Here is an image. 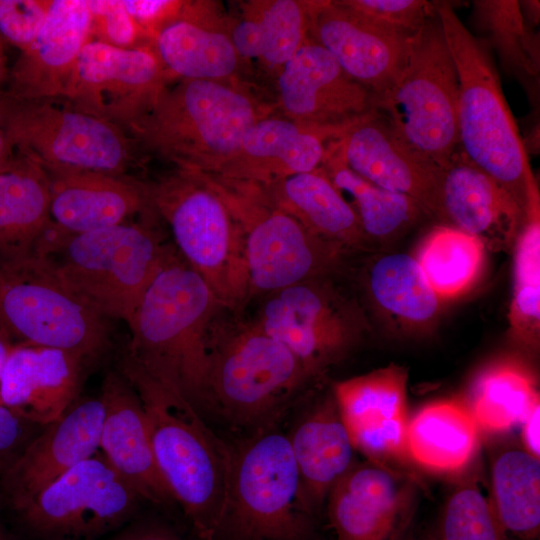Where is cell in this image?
Masks as SVG:
<instances>
[{
  "label": "cell",
  "mask_w": 540,
  "mask_h": 540,
  "mask_svg": "<svg viewBox=\"0 0 540 540\" xmlns=\"http://www.w3.org/2000/svg\"><path fill=\"white\" fill-rule=\"evenodd\" d=\"M118 370L137 393L158 471L201 540H216L227 496L231 453L182 393L126 351Z\"/></svg>",
  "instance_id": "1"
},
{
  "label": "cell",
  "mask_w": 540,
  "mask_h": 540,
  "mask_svg": "<svg viewBox=\"0 0 540 540\" xmlns=\"http://www.w3.org/2000/svg\"><path fill=\"white\" fill-rule=\"evenodd\" d=\"M244 79H180L127 130L139 149L174 168L216 174L235 155L246 133L275 113Z\"/></svg>",
  "instance_id": "2"
},
{
  "label": "cell",
  "mask_w": 540,
  "mask_h": 540,
  "mask_svg": "<svg viewBox=\"0 0 540 540\" xmlns=\"http://www.w3.org/2000/svg\"><path fill=\"white\" fill-rule=\"evenodd\" d=\"M224 308L177 252L148 287L128 323L124 350L195 406L205 402L209 340Z\"/></svg>",
  "instance_id": "3"
},
{
  "label": "cell",
  "mask_w": 540,
  "mask_h": 540,
  "mask_svg": "<svg viewBox=\"0 0 540 540\" xmlns=\"http://www.w3.org/2000/svg\"><path fill=\"white\" fill-rule=\"evenodd\" d=\"M436 8L458 75L459 148L508 191L528 217L539 211L538 189L492 56L449 3L439 2Z\"/></svg>",
  "instance_id": "4"
},
{
  "label": "cell",
  "mask_w": 540,
  "mask_h": 540,
  "mask_svg": "<svg viewBox=\"0 0 540 540\" xmlns=\"http://www.w3.org/2000/svg\"><path fill=\"white\" fill-rule=\"evenodd\" d=\"M35 250L48 256L69 288L105 319L130 322L142 297L177 253L146 223L79 234L54 224Z\"/></svg>",
  "instance_id": "5"
},
{
  "label": "cell",
  "mask_w": 540,
  "mask_h": 540,
  "mask_svg": "<svg viewBox=\"0 0 540 540\" xmlns=\"http://www.w3.org/2000/svg\"><path fill=\"white\" fill-rule=\"evenodd\" d=\"M150 205L169 226L181 258L239 314L251 299L242 231L203 173L174 168L145 183Z\"/></svg>",
  "instance_id": "6"
},
{
  "label": "cell",
  "mask_w": 540,
  "mask_h": 540,
  "mask_svg": "<svg viewBox=\"0 0 540 540\" xmlns=\"http://www.w3.org/2000/svg\"><path fill=\"white\" fill-rule=\"evenodd\" d=\"M225 310V309H223ZM213 322L205 402L215 403L231 420L261 424L285 407L312 377L280 341L253 320Z\"/></svg>",
  "instance_id": "7"
},
{
  "label": "cell",
  "mask_w": 540,
  "mask_h": 540,
  "mask_svg": "<svg viewBox=\"0 0 540 540\" xmlns=\"http://www.w3.org/2000/svg\"><path fill=\"white\" fill-rule=\"evenodd\" d=\"M106 320L69 288L48 256L35 249L0 254V330L11 341L90 361L107 348Z\"/></svg>",
  "instance_id": "8"
},
{
  "label": "cell",
  "mask_w": 540,
  "mask_h": 540,
  "mask_svg": "<svg viewBox=\"0 0 540 540\" xmlns=\"http://www.w3.org/2000/svg\"><path fill=\"white\" fill-rule=\"evenodd\" d=\"M458 96L456 66L436 13L413 35L402 73L374 107L413 151L443 168L459 147Z\"/></svg>",
  "instance_id": "9"
},
{
  "label": "cell",
  "mask_w": 540,
  "mask_h": 540,
  "mask_svg": "<svg viewBox=\"0 0 540 540\" xmlns=\"http://www.w3.org/2000/svg\"><path fill=\"white\" fill-rule=\"evenodd\" d=\"M204 175L242 231L251 298L326 277L337 268L345 251L310 233L261 185Z\"/></svg>",
  "instance_id": "10"
},
{
  "label": "cell",
  "mask_w": 540,
  "mask_h": 540,
  "mask_svg": "<svg viewBox=\"0 0 540 540\" xmlns=\"http://www.w3.org/2000/svg\"><path fill=\"white\" fill-rule=\"evenodd\" d=\"M288 436L262 431L231 453L218 536L230 540H305L310 534Z\"/></svg>",
  "instance_id": "11"
},
{
  "label": "cell",
  "mask_w": 540,
  "mask_h": 540,
  "mask_svg": "<svg viewBox=\"0 0 540 540\" xmlns=\"http://www.w3.org/2000/svg\"><path fill=\"white\" fill-rule=\"evenodd\" d=\"M58 99L14 101L2 95L5 127L14 151L42 167L126 175L139 148L122 127Z\"/></svg>",
  "instance_id": "12"
},
{
  "label": "cell",
  "mask_w": 540,
  "mask_h": 540,
  "mask_svg": "<svg viewBox=\"0 0 540 540\" xmlns=\"http://www.w3.org/2000/svg\"><path fill=\"white\" fill-rule=\"evenodd\" d=\"M142 499L97 452L15 511L37 540H97L123 526Z\"/></svg>",
  "instance_id": "13"
},
{
  "label": "cell",
  "mask_w": 540,
  "mask_h": 540,
  "mask_svg": "<svg viewBox=\"0 0 540 540\" xmlns=\"http://www.w3.org/2000/svg\"><path fill=\"white\" fill-rule=\"evenodd\" d=\"M253 322L285 345L311 377L342 359L365 328L358 306L326 277L263 296Z\"/></svg>",
  "instance_id": "14"
},
{
  "label": "cell",
  "mask_w": 540,
  "mask_h": 540,
  "mask_svg": "<svg viewBox=\"0 0 540 540\" xmlns=\"http://www.w3.org/2000/svg\"><path fill=\"white\" fill-rule=\"evenodd\" d=\"M169 77L153 46L118 48L89 40L63 100L127 131L151 109Z\"/></svg>",
  "instance_id": "15"
},
{
  "label": "cell",
  "mask_w": 540,
  "mask_h": 540,
  "mask_svg": "<svg viewBox=\"0 0 540 540\" xmlns=\"http://www.w3.org/2000/svg\"><path fill=\"white\" fill-rule=\"evenodd\" d=\"M308 36L376 99L402 73L413 35L378 23L341 0H313Z\"/></svg>",
  "instance_id": "16"
},
{
  "label": "cell",
  "mask_w": 540,
  "mask_h": 540,
  "mask_svg": "<svg viewBox=\"0 0 540 540\" xmlns=\"http://www.w3.org/2000/svg\"><path fill=\"white\" fill-rule=\"evenodd\" d=\"M275 77L279 114L304 125L346 128L375 110L372 94L309 36Z\"/></svg>",
  "instance_id": "17"
},
{
  "label": "cell",
  "mask_w": 540,
  "mask_h": 540,
  "mask_svg": "<svg viewBox=\"0 0 540 540\" xmlns=\"http://www.w3.org/2000/svg\"><path fill=\"white\" fill-rule=\"evenodd\" d=\"M407 380L405 368L390 364L334 385L352 444L370 462L388 466L408 457Z\"/></svg>",
  "instance_id": "18"
},
{
  "label": "cell",
  "mask_w": 540,
  "mask_h": 540,
  "mask_svg": "<svg viewBox=\"0 0 540 540\" xmlns=\"http://www.w3.org/2000/svg\"><path fill=\"white\" fill-rule=\"evenodd\" d=\"M346 165L383 189L414 199L425 216L439 217L442 168L413 151L390 122L374 110L336 140Z\"/></svg>",
  "instance_id": "19"
},
{
  "label": "cell",
  "mask_w": 540,
  "mask_h": 540,
  "mask_svg": "<svg viewBox=\"0 0 540 540\" xmlns=\"http://www.w3.org/2000/svg\"><path fill=\"white\" fill-rule=\"evenodd\" d=\"M103 418L100 397L82 399L34 436L0 477L1 491L14 511L100 450Z\"/></svg>",
  "instance_id": "20"
},
{
  "label": "cell",
  "mask_w": 540,
  "mask_h": 540,
  "mask_svg": "<svg viewBox=\"0 0 540 540\" xmlns=\"http://www.w3.org/2000/svg\"><path fill=\"white\" fill-rule=\"evenodd\" d=\"M409 487L389 466L354 464L326 499L335 540H402L412 514Z\"/></svg>",
  "instance_id": "21"
},
{
  "label": "cell",
  "mask_w": 540,
  "mask_h": 540,
  "mask_svg": "<svg viewBox=\"0 0 540 540\" xmlns=\"http://www.w3.org/2000/svg\"><path fill=\"white\" fill-rule=\"evenodd\" d=\"M89 40L87 1L52 0L41 29L8 74L3 95L14 101L63 99Z\"/></svg>",
  "instance_id": "22"
},
{
  "label": "cell",
  "mask_w": 540,
  "mask_h": 540,
  "mask_svg": "<svg viewBox=\"0 0 540 540\" xmlns=\"http://www.w3.org/2000/svg\"><path fill=\"white\" fill-rule=\"evenodd\" d=\"M438 219L476 237L485 249L503 251L515 245L527 216L512 195L458 147L442 168Z\"/></svg>",
  "instance_id": "23"
},
{
  "label": "cell",
  "mask_w": 540,
  "mask_h": 540,
  "mask_svg": "<svg viewBox=\"0 0 540 540\" xmlns=\"http://www.w3.org/2000/svg\"><path fill=\"white\" fill-rule=\"evenodd\" d=\"M346 128L304 125L272 113L249 129L235 155L211 175L267 185L313 171Z\"/></svg>",
  "instance_id": "24"
},
{
  "label": "cell",
  "mask_w": 540,
  "mask_h": 540,
  "mask_svg": "<svg viewBox=\"0 0 540 540\" xmlns=\"http://www.w3.org/2000/svg\"><path fill=\"white\" fill-rule=\"evenodd\" d=\"M42 168L48 178L51 220L64 233L95 231L153 212L145 183L127 175Z\"/></svg>",
  "instance_id": "25"
},
{
  "label": "cell",
  "mask_w": 540,
  "mask_h": 540,
  "mask_svg": "<svg viewBox=\"0 0 540 540\" xmlns=\"http://www.w3.org/2000/svg\"><path fill=\"white\" fill-rule=\"evenodd\" d=\"M86 362L62 349L15 344L0 377V403L33 424H51L76 401Z\"/></svg>",
  "instance_id": "26"
},
{
  "label": "cell",
  "mask_w": 540,
  "mask_h": 540,
  "mask_svg": "<svg viewBox=\"0 0 540 540\" xmlns=\"http://www.w3.org/2000/svg\"><path fill=\"white\" fill-rule=\"evenodd\" d=\"M230 18L209 1H183L153 49L170 76L188 80L243 79L246 64L229 33Z\"/></svg>",
  "instance_id": "27"
},
{
  "label": "cell",
  "mask_w": 540,
  "mask_h": 540,
  "mask_svg": "<svg viewBox=\"0 0 540 540\" xmlns=\"http://www.w3.org/2000/svg\"><path fill=\"white\" fill-rule=\"evenodd\" d=\"M100 399L104 405L101 453L142 499L157 504L173 501L154 459L140 399L119 370L106 374Z\"/></svg>",
  "instance_id": "28"
},
{
  "label": "cell",
  "mask_w": 540,
  "mask_h": 540,
  "mask_svg": "<svg viewBox=\"0 0 540 540\" xmlns=\"http://www.w3.org/2000/svg\"><path fill=\"white\" fill-rule=\"evenodd\" d=\"M287 436L299 474L302 505L311 516L355 464V448L333 395L307 411Z\"/></svg>",
  "instance_id": "29"
},
{
  "label": "cell",
  "mask_w": 540,
  "mask_h": 540,
  "mask_svg": "<svg viewBox=\"0 0 540 540\" xmlns=\"http://www.w3.org/2000/svg\"><path fill=\"white\" fill-rule=\"evenodd\" d=\"M261 186L316 237L344 251L369 244L353 208L321 167Z\"/></svg>",
  "instance_id": "30"
},
{
  "label": "cell",
  "mask_w": 540,
  "mask_h": 540,
  "mask_svg": "<svg viewBox=\"0 0 540 540\" xmlns=\"http://www.w3.org/2000/svg\"><path fill=\"white\" fill-rule=\"evenodd\" d=\"M363 283L376 313L400 331H423L440 312L442 300L411 255L391 253L374 258Z\"/></svg>",
  "instance_id": "31"
},
{
  "label": "cell",
  "mask_w": 540,
  "mask_h": 540,
  "mask_svg": "<svg viewBox=\"0 0 540 540\" xmlns=\"http://www.w3.org/2000/svg\"><path fill=\"white\" fill-rule=\"evenodd\" d=\"M407 455L421 467L438 473L462 470L479 447V427L466 403L438 400L409 419Z\"/></svg>",
  "instance_id": "32"
},
{
  "label": "cell",
  "mask_w": 540,
  "mask_h": 540,
  "mask_svg": "<svg viewBox=\"0 0 540 540\" xmlns=\"http://www.w3.org/2000/svg\"><path fill=\"white\" fill-rule=\"evenodd\" d=\"M51 226L47 175L37 162L15 152L0 173V254L35 249Z\"/></svg>",
  "instance_id": "33"
},
{
  "label": "cell",
  "mask_w": 540,
  "mask_h": 540,
  "mask_svg": "<svg viewBox=\"0 0 540 540\" xmlns=\"http://www.w3.org/2000/svg\"><path fill=\"white\" fill-rule=\"evenodd\" d=\"M490 503L505 540H540V462L507 448L491 466Z\"/></svg>",
  "instance_id": "34"
},
{
  "label": "cell",
  "mask_w": 540,
  "mask_h": 540,
  "mask_svg": "<svg viewBox=\"0 0 540 540\" xmlns=\"http://www.w3.org/2000/svg\"><path fill=\"white\" fill-rule=\"evenodd\" d=\"M336 140L330 142L320 167L340 193L350 197L348 203L369 242L391 240L425 216L411 197L378 187L353 172L344 162Z\"/></svg>",
  "instance_id": "35"
},
{
  "label": "cell",
  "mask_w": 540,
  "mask_h": 540,
  "mask_svg": "<svg viewBox=\"0 0 540 540\" xmlns=\"http://www.w3.org/2000/svg\"><path fill=\"white\" fill-rule=\"evenodd\" d=\"M539 403L532 373L519 362L505 360L482 371L466 405L479 429L502 433L522 425Z\"/></svg>",
  "instance_id": "36"
},
{
  "label": "cell",
  "mask_w": 540,
  "mask_h": 540,
  "mask_svg": "<svg viewBox=\"0 0 540 540\" xmlns=\"http://www.w3.org/2000/svg\"><path fill=\"white\" fill-rule=\"evenodd\" d=\"M415 258L435 294L445 301L463 295L477 281L485 247L476 237L441 225L424 238Z\"/></svg>",
  "instance_id": "37"
},
{
  "label": "cell",
  "mask_w": 540,
  "mask_h": 540,
  "mask_svg": "<svg viewBox=\"0 0 540 540\" xmlns=\"http://www.w3.org/2000/svg\"><path fill=\"white\" fill-rule=\"evenodd\" d=\"M540 214L527 217L515 243L514 287L509 310L512 337L536 349L540 335Z\"/></svg>",
  "instance_id": "38"
},
{
  "label": "cell",
  "mask_w": 540,
  "mask_h": 540,
  "mask_svg": "<svg viewBox=\"0 0 540 540\" xmlns=\"http://www.w3.org/2000/svg\"><path fill=\"white\" fill-rule=\"evenodd\" d=\"M313 0L257 1L263 25L259 62L275 74L308 38Z\"/></svg>",
  "instance_id": "39"
},
{
  "label": "cell",
  "mask_w": 540,
  "mask_h": 540,
  "mask_svg": "<svg viewBox=\"0 0 540 540\" xmlns=\"http://www.w3.org/2000/svg\"><path fill=\"white\" fill-rule=\"evenodd\" d=\"M428 540H505L490 499L477 483L457 486L446 500Z\"/></svg>",
  "instance_id": "40"
},
{
  "label": "cell",
  "mask_w": 540,
  "mask_h": 540,
  "mask_svg": "<svg viewBox=\"0 0 540 540\" xmlns=\"http://www.w3.org/2000/svg\"><path fill=\"white\" fill-rule=\"evenodd\" d=\"M343 4L383 25L414 35L437 13L425 0H341Z\"/></svg>",
  "instance_id": "41"
},
{
  "label": "cell",
  "mask_w": 540,
  "mask_h": 540,
  "mask_svg": "<svg viewBox=\"0 0 540 540\" xmlns=\"http://www.w3.org/2000/svg\"><path fill=\"white\" fill-rule=\"evenodd\" d=\"M90 13V40L118 48H136L143 38L122 0H86Z\"/></svg>",
  "instance_id": "42"
},
{
  "label": "cell",
  "mask_w": 540,
  "mask_h": 540,
  "mask_svg": "<svg viewBox=\"0 0 540 540\" xmlns=\"http://www.w3.org/2000/svg\"><path fill=\"white\" fill-rule=\"evenodd\" d=\"M52 0H0V40L20 52L41 29Z\"/></svg>",
  "instance_id": "43"
},
{
  "label": "cell",
  "mask_w": 540,
  "mask_h": 540,
  "mask_svg": "<svg viewBox=\"0 0 540 540\" xmlns=\"http://www.w3.org/2000/svg\"><path fill=\"white\" fill-rule=\"evenodd\" d=\"M229 33L232 43L246 64L251 60H260L263 53V25L257 7V1L246 2L241 14L230 19Z\"/></svg>",
  "instance_id": "44"
},
{
  "label": "cell",
  "mask_w": 540,
  "mask_h": 540,
  "mask_svg": "<svg viewBox=\"0 0 540 540\" xmlns=\"http://www.w3.org/2000/svg\"><path fill=\"white\" fill-rule=\"evenodd\" d=\"M144 39L154 43L158 33L178 14L183 1L122 0Z\"/></svg>",
  "instance_id": "45"
},
{
  "label": "cell",
  "mask_w": 540,
  "mask_h": 540,
  "mask_svg": "<svg viewBox=\"0 0 540 540\" xmlns=\"http://www.w3.org/2000/svg\"><path fill=\"white\" fill-rule=\"evenodd\" d=\"M0 404V477L35 436V427Z\"/></svg>",
  "instance_id": "46"
},
{
  "label": "cell",
  "mask_w": 540,
  "mask_h": 540,
  "mask_svg": "<svg viewBox=\"0 0 540 540\" xmlns=\"http://www.w3.org/2000/svg\"><path fill=\"white\" fill-rule=\"evenodd\" d=\"M112 540H182L172 530L148 523H136L122 530Z\"/></svg>",
  "instance_id": "47"
},
{
  "label": "cell",
  "mask_w": 540,
  "mask_h": 540,
  "mask_svg": "<svg viewBox=\"0 0 540 540\" xmlns=\"http://www.w3.org/2000/svg\"><path fill=\"white\" fill-rule=\"evenodd\" d=\"M540 403L537 404L528 414L522 423V439L524 449L539 458L540 455Z\"/></svg>",
  "instance_id": "48"
},
{
  "label": "cell",
  "mask_w": 540,
  "mask_h": 540,
  "mask_svg": "<svg viewBox=\"0 0 540 540\" xmlns=\"http://www.w3.org/2000/svg\"><path fill=\"white\" fill-rule=\"evenodd\" d=\"M15 153L14 148L9 141L3 112L2 97L0 98V159L10 157Z\"/></svg>",
  "instance_id": "49"
},
{
  "label": "cell",
  "mask_w": 540,
  "mask_h": 540,
  "mask_svg": "<svg viewBox=\"0 0 540 540\" xmlns=\"http://www.w3.org/2000/svg\"><path fill=\"white\" fill-rule=\"evenodd\" d=\"M13 347L11 339L0 330V377Z\"/></svg>",
  "instance_id": "50"
},
{
  "label": "cell",
  "mask_w": 540,
  "mask_h": 540,
  "mask_svg": "<svg viewBox=\"0 0 540 540\" xmlns=\"http://www.w3.org/2000/svg\"><path fill=\"white\" fill-rule=\"evenodd\" d=\"M8 72L6 68V61L4 56V46L0 40V98L2 97L4 91L3 86L7 82Z\"/></svg>",
  "instance_id": "51"
},
{
  "label": "cell",
  "mask_w": 540,
  "mask_h": 540,
  "mask_svg": "<svg viewBox=\"0 0 540 540\" xmlns=\"http://www.w3.org/2000/svg\"><path fill=\"white\" fill-rule=\"evenodd\" d=\"M14 157L15 153L10 157L0 159V173L5 171L12 164Z\"/></svg>",
  "instance_id": "52"
},
{
  "label": "cell",
  "mask_w": 540,
  "mask_h": 540,
  "mask_svg": "<svg viewBox=\"0 0 540 540\" xmlns=\"http://www.w3.org/2000/svg\"><path fill=\"white\" fill-rule=\"evenodd\" d=\"M0 540H11L0 519Z\"/></svg>",
  "instance_id": "53"
},
{
  "label": "cell",
  "mask_w": 540,
  "mask_h": 540,
  "mask_svg": "<svg viewBox=\"0 0 540 540\" xmlns=\"http://www.w3.org/2000/svg\"><path fill=\"white\" fill-rule=\"evenodd\" d=\"M402 540H414V539H412V538H409V539L408 538H403Z\"/></svg>",
  "instance_id": "54"
},
{
  "label": "cell",
  "mask_w": 540,
  "mask_h": 540,
  "mask_svg": "<svg viewBox=\"0 0 540 540\" xmlns=\"http://www.w3.org/2000/svg\"><path fill=\"white\" fill-rule=\"evenodd\" d=\"M1 404V403H0Z\"/></svg>",
  "instance_id": "55"
}]
</instances>
